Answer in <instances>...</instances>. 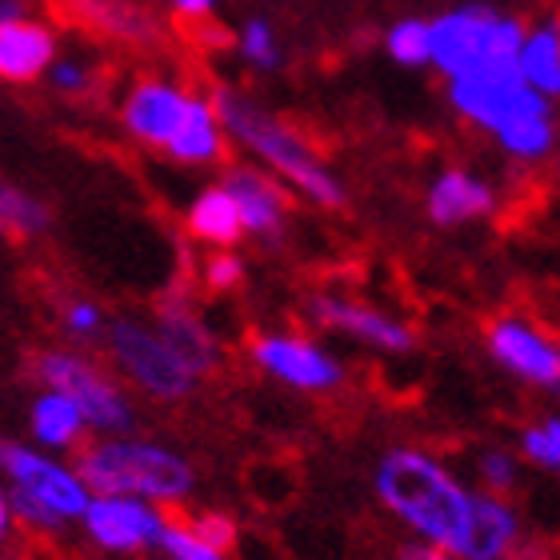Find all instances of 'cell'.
Listing matches in <instances>:
<instances>
[{
  "mask_svg": "<svg viewBox=\"0 0 560 560\" xmlns=\"http://www.w3.org/2000/svg\"><path fill=\"white\" fill-rule=\"evenodd\" d=\"M480 472H485V480H489L492 489H513V480H516L513 460H509L504 453H485V460H480Z\"/></svg>",
  "mask_w": 560,
  "mask_h": 560,
  "instance_id": "cell-34",
  "label": "cell"
},
{
  "mask_svg": "<svg viewBox=\"0 0 560 560\" xmlns=\"http://www.w3.org/2000/svg\"><path fill=\"white\" fill-rule=\"evenodd\" d=\"M176 9L180 12H209L212 0H176Z\"/></svg>",
  "mask_w": 560,
  "mask_h": 560,
  "instance_id": "cell-37",
  "label": "cell"
},
{
  "mask_svg": "<svg viewBox=\"0 0 560 560\" xmlns=\"http://www.w3.org/2000/svg\"><path fill=\"white\" fill-rule=\"evenodd\" d=\"M212 105H217V117L229 125V132H233L236 140H245L248 149L260 152L269 164H277L292 185H301L304 192L316 197L320 205H332V209L345 205V188L313 161L308 144H304L296 132L284 129V125H277L265 108H257L253 101H245V96H236L233 89H217Z\"/></svg>",
  "mask_w": 560,
  "mask_h": 560,
  "instance_id": "cell-2",
  "label": "cell"
},
{
  "mask_svg": "<svg viewBox=\"0 0 560 560\" xmlns=\"http://www.w3.org/2000/svg\"><path fill=\"white\" fill-rule=\"evenodd\" d=\"M0 468L16 480V489L33 492L36 501H45L57 516H84V509H89V492L81 480L45 456H33L21 444L0 441Z\"/></svg>",
  "mask_w": 560,
  "mask_h": 560,
  "instance_id": "cell-7",
  "label": "cell"
},
{
  "mask_svg": "<svg viewBox=\"0 0 560 560\" xmlns=\"http://www.w3.org/2000/svg\"><path fill=\"white\" fill-rule=\"evenodd\" d=\"M224 192L233 197L236 217H241V229H253V233H277L280 221H284V197L272 180H265L253 168H229L224 173Z\"/></svg>",
  "mask_w": 560,
  "mask_h": 560,
  "instance_id": "cell-16",
  "label": "cell"
},
{
  "mask_svg": "<svg viewBox=\"0 0 560 560\" xmlns=\"http://www.w3.org/2000/svg\"><path fill=\"white\" fill-rule=\"evenodd\" d=\"M245 52L260 65H277V45H272V33L265 21H253L245 28Z\"/></svg>",
  "mask_w": 560,
  "mask_h": 560,
  "instance_id": "cell-32",
  "label": "cell"
},
{
  "mask_svg": "<svg viewBox=\"0 0 560 560\" xmlns=\"http://www.w3.org/2000/svg\"><path fill=\"white\" fill-rule=\"evenodd\" d=\"M52 4L81 28H93V33L125 40V45L152 48L164 40V24L132 0H52Z\"/></svg>",
  "mask_w": 560,
  "mask_h": 560,
  "instance_id": "cell-8",
  "label": "cell"
},
{
  "mask_svg": "<svg viewBox=\"0 0 560 560\" xmlns=\"http://www.w3.org/2000/svg\"><path fill=\"white\" fill-rule=\"evenodd\" d=\"M504 149L516 152V156H540L549 152L552 144V125H549V108H545V96L537 93H521L516 105L509 108V117L497 125Z\"/></svg>",
  "mask_w": 560,
  "mask_h": 560,
  "instance_id": "cell-19",
  "label": "cell"
},
{
  "mask_svg": "<svg viewBox=\"0 0 560 560\" xmlns=\"http://www.w3.org/2000/svg\"><path fill=\"white\" fill-rule=\"evenodd\" d=\"M48 229V212L21 188L0 185V233L4 236H40Z\"/></svg>",
  "mask_w": 560,
  "mask_h": 560,
  "instance_id": "cell-25",
  "label": "cell"
},
{
  "mask_svg": "<svg viewBox=\"0 0 560 560\" xmlns=\"http://www.w3.org/2000/svg\"><path fill=\"white\" fill-rule=\"evenodd\" d=\"M9 504L16 509V516H24V521H28V525H36V528H57V525H60V516L52 513V509H48L45 501H36L33 492L12 489Z\"/></svg>",
  "mask_w": 560,
  "mask_h": 560,
  "instance_id": "cell-31",
  "label": "cell"
},
{
  "mask_svg": "<svg viewBox=\"0 0 560 560\" xmlns=\"http://www.w3.org/2000/svg\"><path fill=\"white\" fill-rule=\"evenodd\" d=\"M57 45L52 33L33 21H4L0 24V81L28 84L48 69Z\"/></svg>",
  "mask_w": 560,
  "mask_h": 560,
  "instance_id": "cell-14",
  "label": "cell"
},
{
  "mask_svg": "<svg viewBox=\"0 0 560 560\" xmlns=\"http://www.w3.org/2000/svg\"><path fill=\"white\" fill-rule=\"evenodd\" d=\"M101 325V313H96L93 304H72L69 308V328L72 332H93Z\"/></svg>",
  "mask_w": 560,
  "mask_h": 560,
  "instance_id": "cell-35",
  "label": "cell"
},
{
  "mask_svg": "<svg viewBox=\"0 0 560 560\" xmlns=\"http://www.w3.org/2000/svg\"><path fill=\"white\" fill-rule=\"evenodd\" d=\"M185 105L188 96H180L173 84H161V81H144L132 89L129 105H125V120H129V129L137 132L140 140H149V144H168L185 117Z\"/></svg>",
  "mask_w": 560,
  "mask_h": 560,
  "instance_id": "cell-13",
  "label": "cell"
},
{
  "mask_svg": "<svg viewBox=\"0 0 560 560\" xmlns=\"http://www.w3.org/2000/svg\"><path fill=\"white\" fill-rule=\"evenodd\" d=\"M388 52L400 65H424L429 60V24L424 21H400L388 33Z\"/></svg>",
  "mask_w": 560,
  "mask_h": 560,
  "instance_id": "cell-27",
  "label": "cell"
},
{
  "mask_svg": "<svg viewBox=\"0 0 560 560\" xmlns=\"http://www.w3.org/2000/svg\"><path fill=\"white\" fill-rule=\"evenodd\" d=\"M405 560H448L444 552H424V549H409V557Z\"/></svg>",
  "mask_w": 560,
  "mask_h": 560,
  "instance_id": "cell-38",
  "label": "cell"
},
{
  "mask_svg": "<svg viewBox=\"0 0 560 560\" xmlns=\"http://www.w3.org/2000/svg\"><path fill=\"white\" fill-rule=\"evenodd\" d=\"M188 224H192V233H197L200 241H212V245H236V236L245 233V229H241V217H236L233 197H229L224 188L205 192V197L192 205Z\"/></svg>",
  "mask_w": 560,
  "mask_h": 560,
  "instance_id": "cell-22",
  "label": "cell"
},
{
  "mask_svg": "<svg viewBox=\"0 0 560 560\" xmlns=\"http://www.w3.org/2000/svg\"><path fill=\"white\" fill-rule=\"evenodd\" d=\"M253 357H257L269 373H277L280 381H289L296 388H328L340 381V369L328 361L325 352L313 349L308 340L296 337H260L253 345Z\"/></svg>",
  "mask_w": 560,
  "mask_h": 560,
  "instance_id": "cell-11",
  "label": "cell"
},
{
  "mask_svg": "<svg viewBox=\"0 0 560 560\" xmlns=\"http://www.w3.org/2000/svg\"><path fill=\"white\" fill-rule=\"evenodd\" d=\"M525 453L545 468L560 465V424H557V420H549L545 429L525 432Z\"/></svg>",
  "mask_w": 560,
  "mask_h": 560,
  "instance_id": "cell-29",
  "label": "cell"
},
{
  "mask_svg": "<svg viewBox=\"0 0 560 560\" xmlns=\"http://www.w3.org/2000/svg\"><path fill=\"white\" fill-rule=\"evenodd\" d=\"M52 81H57V89H65V93H81L84 84H89V77H84L77 65H60V69L52 72Z\"/></svg>",
  "mask_w": 560,
  "mask_h": 560,
  "instance_id": "cell-36",
  "label": "cell"
},
{
  "mask_svg": "<svg viewBox=\"0 0 560 560\" xmlns=\"http://www.w3.org/2000/svg\"><path fill=\"white\" fill-rule=\"evenodd\" d=\"M108 345L117 352V361L129 369V376L140 388H149L152 397L161 400H180L192 388V373L176 361L173 349L164 345L152 328L137 325V320H117L108 332Z\"/></svg>",
  "mask_w": 560,
  "mask_h": 560,
  "instance_id": "cell-6",
  "label": "cell"
},
{
  "mask_svg": "<svg viewBox=\"0 0 560 560\" xmlns=\"http://www.w3.org/2000/svg\"><path fill=\"white\" fill-rule=\"evenodd\" d=\"M516 540V516L492 497H472L468 504V528L456 557L465 560H501Z\"/></svg>",
  "mask_w": 560,
  "mask_h": 560,
  "instance_id": "cell-17",
  "label": "cell"
},
{
  "mask_svg": "<svg viewBox=\"0 0 560 560\" xmlns=\"http://www.w3.org/2000/svg\"><path fill=\"white\" fill-rule=\"evenodd\" d=\"M525 93V77L516 65H485L477 72L453 77V101L460 113H468L480 125H501L509 117V108L516 105V96Z\"/></svg>",
  "mask_w": 560,
  "mask_h": 560,
  "instance_id": "cell-9",
  "label": "cell"
},
{
  "mask_svg": "<svg viewBox=\"0 0 560 560\" xmlns=\"http://www.w3.org/2000/svg\"><path fill=\"white\" fill-rule=\"evenodd\" d=\"M33 429L45 444H72L77 432H81V412H77L72 400L60 397V393H48V397L36 400Z\"/></svg>",
  "mask_w": 560,
  "mask_h": 560,
  "instance_id": "cell-24",
  "label": "cell"
},
{
  "mask_svg": "<svg viewBox=\"0 0 560 560\" xmlns=\"http://www.w3.org/2000/svg\"><path fill=\"white\" fill-rule=\"evenodd\" d=\"M89 533H93L105 549H140L149 540L161 537V516L125 497H101L84 509Z\"/></svg>",
  "mask_w": 560,
  "mask_h": 560,
  "instance_id": "cell-12",
  "label": "cell"
},
{
  "mask_svg": "<svg viewBox=\"0 0 560 560\" xmlns=\"http://www.w3.org/2000/svg\"><path fill=\"white\" fill-rule=\"evenodd\" d=\"M560 45H557V28H540L533 40H528L521 52H516V69L525 81H533L540 93H557L560 89Z\"/></svg>",
  "mask_w": 560,
  "mask_h": 560,
  "instance_id": "cell-23",
  "label": "cell"
},
{
  "mask_svg": "<svg viewBox=\"0 0 560 560\" xmlns=\"http://www.w3.org/2000/svg\"><path fill=\"white\" fill-rule=\"evenodd\" d=\"M173 156L180 161H212L221 152V137H217V125H212V108L205 101H188L185 117L173 132Z\"/></svg>",
  "mask_w": 560,
  "mask_h": 560,
  "instance_id": "cell-21",
  "label": "cell"
},
{
  "mask_svg": "<svg viewBox=\"0 0 560 560\" xmlns=\"http://www.w3.org/2000/svg\"><path fill=\"white\" fill-rule=\"evenodd\" d=\"M156 337L173 349V357L180 364H185L188 373L200 376V373H212V364H217V349H212L209 332L200 328V320L192 313H188V304L180 301H168L156 313Z\"/></svg>",
  "mask_w": 560,
  "mask_h": 560,
  "instance_id": "cell-18",
  "label": "cell"
},
{
  "mask_svg": "<svg viewBox=\"0 0 560 560\" xmlns=\"http://www.w3.org/2000/svg\"><path fill=\"white\" fill-rule=\"evenodd\" d=\"M492 209V192L468 173H444L429 192V212L436 224H456L485 217Z\"/></svg>",
  "mask_w": 560,
  "mask_h": 560,
  "instance_id": "cell-20",
  "label": "cell"
},
{
  "mask_svg": "<svg viewBox=\"0 0 560 560\" xmlns=\"http://www.w3.org/2000/svg\"><path fill=\"white\" fill-rule=\"evenodd\" d=\"M81 485L105 492V497H185L192 472L180 456L152 448V444H96L81 456Z\"/></svg>",
  "mask_w": 560,
  "mask_h": 560,
  "instance_id": "cell-3",
  "label": "cell"
},
{
  "mask_svg": "<svg viewBox=\"0 0 560 560\" xmlns=\"http://www.w3.org/2000/svg\"><path fill=\"white\" fill-rule=\"evenodd\" d=\"M521 52V21L497 16L492 9L448 12L429 28V60L448 77H465L485 65H516Z\"/></svg>",
  "mask_w": 560,
  "mask_h": 560,
  "instance_id": "cell-4",
  "label": "cell"
},
{
  "mask_svg": "<svg viewBox=\"0 0 560 560\" xmlns=\"http://www.w3.org/2000/svg\"><path fill=\"white\" fill-rule=\"evenodd\" d=\"M36 373L45 385H52L65 400L77 405L81 420L96 424V429H129L132 424V412L125 405L117 388L108 385L105 376L96 373L93 364L81 361V357H69V352H40V361H36Z\"/></svg>",
  "mask_w": 560,
  "mask_h": 560,
  "instance_id": "cell-5",
  "label": "cell"
},
{
  "mask_svg": "<svg viewBox=\"0 0 560 560\" xmlns=\"http://www.w3.org/2000/svg\"><path fill=\"white\" fill-rule=\"evenodd\" d=\"M308 308H313V316L320 320V325L345 328V332L373 340V345H381V349H397L400 352V349H409V345H412L409 328H400L397 320H388V316L373 313V308H364V304L337 301V296H316Z\"/></svg>",
  "mask_w": 560,
  "mask_h": 560,
  "instance_id": "cell-15",
  "label": "cell"
},
{
  "mask_svg": "<svg viewBox=\"0 0 560 560\" xmlns=\"http://www.w3.org/2000/svg\"><path fill=\"white\" fill-rule=\"evenodd\" d=\"M489 349L501 364H509L513 373H521L525 381H537V385L557 388L560 381V357L549 340L533 332L521 320H497L489 328Z\"/></svg>",
  "mask_w": 560,
  "mask_h": 560,
  "instance_id": "cell-10",
  "label": "cell"
},
{
  "mask_svg": "<svg viewBox=\"0 0 560 560\" xmlns=\"http://www.w3.org/2000/svg\"><path fill=\"white\" fill-rule=\"evenodd\" d=\"M376 489H381V497H385L393 513H400L409 525H417L429 540L444 545L448 552L460 549L472 497L436 460L409 453V448H397V453H388L381 460Z\"/></svg>",
  "mask_w": 560,
  "mask_h": 560,
  "instance_id": "cell-1",
  "label": "cell"
},
{
  "mask_svg": "<svg viewBox=\"0 0 560 560\" xmlns=\"http://www.w3.org/2000/svg\"><path fill=\"white\" fill-rule=\"evenodd\" d=\"M188 533H192L197 540H205L212 552H224L236 540V528L229 516H197V525L188 528Z\"/></svg>",
  "mask_w": 560,
  "mask_h": 560,
  "instance_id": "cell-30",
  "label": "cell"
},
{
  "mask_svg": "<svg viewBox=\"0 0 560 560\" xmlns=\"http://www.w3.org/2000/svg\"><path fill=\"white\" fill-rule=\"evenodd\" d=\"M176 28H180L200 52H221V48L233 45V33H229L224 24L212 21L209 12H180V16H176Z\"/></svg>",
  "mask_w": 560,
  "mask_h": 560,
  "instance_id": "cell-26",
  "label": "cell"
},
{
  "mask_svg": "<svg viewBox=\"0 0 560 560\" xmlns=\"http://www.w3.org/2000/svg\"><path fill=\"white\" fill-rule=\"evenodd\" d=\"M164 545V549L173 552L176 560H221V552H212L209 545H205V540H197L192 537V533H188V528H164L161 525V537H156Z\"/></svg>",
  "mask_w": 560,
  "mask_h": 560,
  "instance_id": "cell-28",
  "label": "cell"
},
{
  "mask_svg": "<svg viewBox=\"0 0 560 560\" xmlns=\"http://www.w3.org/2000/svg\"><path fill=\"white\" fill-rule=\"evenodd\" d=\"M4 525H9V504H4V497H0V537H4Z\"/></svg>",
  "mask_w": 560,
  "mask_h": 560,
  "instance_id": "cell-39",
  "label": "cell"
},
{
  "mask_svg": "<svg viewBox=\"0 0 560 560\" xmlns=\"http://www.w3.org/2000/svg\"><path fill=\"white\" fill-rule=\"evenodd\" d=\"M241 260L233 257V253H221V257H212L209 260V269H205V280H209V289L224 292V289H233L236 280H241Z\"/></svg>",
  "mask_w": 560,
  "mask_h": 560,
  "instance_id": "cell-33",
  "label": "cell"
}]
</instances>
